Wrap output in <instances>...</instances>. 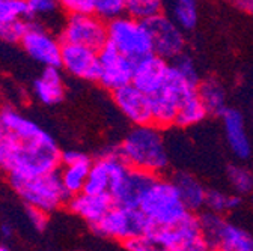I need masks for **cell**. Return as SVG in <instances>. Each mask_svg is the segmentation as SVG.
<instances>
[{
    "label": "cell",
    "instance_id": "obj_28",
    "mask_svg": "<svg viewBox=\"0 0 253 251\" xmlns=\"http://www.w3.org/2000/svg\"><path fill=\"white\" fill-rule=\"evenodd\" d=\"M226 178L238 196H246L253 193V173L243 164H232L226 169Z\"/></svg>",
    "mask_w": 253,
    "mask_h": 251
},
{
    "label": "cell",
    "instance_id": "obj_9",
    "mask_svg": "<svg viewBox=\"0 0 253 251\" xmlns=\"http://www.w3.org/2000/svg\"><path fill=\"white\" fill-rule=\"evenodd\" d=\"M20 45L26 54L44 68H60L62 42L50 29L41 23L30 21Z\"/></svg>",
    "mask_w": 253,
    "mask_h": 251
},
{
    "label": "cell",
    "instance_id": "obj_4",
    "mask_svg": "<svg viewBox=\"0 0 253 251\" xmlns=\"http://www.w3.org/2000/svg\"><path fill=\"white\" fill-rule=\"evenodd\" d=\"M9 183L27 208L47 214L67 205L70 200L62 185L59 170L35 178H9Z\"/></svg>",
    "mask_w": 253,
    "mask_h": 251
},
{
    "label": "cell",
    "instance_id": "obj_22",
    "mask_svg": "<svg viewBox=\"0 0 253 251\" xmlns=\"http://www.w3.org/2000/svg\"><path fill=\"white\" fill-rule=\"evenodd\" d=\"M34 95L45 106L59 104L65 98V83L60 68H44L34 83Z\"/></svg>",
    "mask_w": 253,
    "mask_h": 251
},
{
    "label": "cell",
    "instance_id": "obj_14",
    "mask_svg": "<svg viewBox=\"0 0 253 251\" xmlns=\"http://www.w3.org/2000/svg\"><path fill=\"white\" fill-rule=\"evenodd\" d=\"M60 68L79 80L98 83V75H100L98 51L80 45L62 44Z\"/></svg>",
    "mask_w": 253,
    "mask_h": 251
},
{
    "label": "cell",
    "instance_id": "obj_27",
    "mask_svg": "<svg viewBox=\"0 0 253 251\" xmlns=\"http://www.w3.org/2000/svg\"><path fill=\"white\" fill-rule=\"evenodd\" d=\"M241 205V196L235 193H225L221 190H208L205 208L208 212L223 215L235 211Z\"/></svg>",
    "mask_w": 253,
    "mask_h": 251
},
{
    "label": "cell",
    "instance_id": "obj_39",
    "mask_svg": "<svg viewBox=\"0 0 253 251\" xmlns=\"http://www.w3.org/2000/svg\"><path fill=\"white\" fill-rule=\"evenodd\" d=\"M235 6L244 12L253 14V0H238V2L235 3Z\"/></svg>",
    "mask_w": 253,
    "mask_h": 251
},
{
    "label": "cell",
    "instance_id": "obj_10",
    "mask_svg": "<svg viewBox=\"0 0 253 251\" xmlns=\"http://www.w3.org/2000/svg\"><path fill=\"white\" fill-rule=\"evenodd\" d=\"M149 30L152 39L154 54L165 59L166 62L175 60L178 56L184 54L185 51V35L169 17L168 14L162 12L146 21H143Z\"/></svg>",
    "mask_w": 253,
    "mask_h": 251
},
{
    "label": "cell",
    "instance_id": "obj_35",
    "mask_svg": "<svg viewBox=\"0 0 253 251\" xmlns=\"http://www.w3.org/2000/svg\"><path fill=\"white\" fill-rule=\"evenodd\" d=\"M57 3L67 15L93 14V0H57Z\"/></svg>",
    "mask_w": 253,
    "mask_h": 251
},
{
    "label": "cell",
    "instance_id": "obj_3",
    "mask_svg": "<svg viewBox=\"0 0 253 251\" xmlns=\"http://www.w3.org/2000/svg\"><path fill=\"white\" fill-rule=\"evenodd\" d=\"M140 212L145 215L151 229H166L179 224L192 214L185 208L172 179L155 176L140 203Z\"/></svg>",
    "mask_w": 253,
    "mask_h": 251
},
{
    "label": "cell",
    "instance_id": "obj_33",
    "mask_svg": "<svg viewBox=\"0 0 253 251\" xmlns=\"http://www.w3.org/2000/svg\"><path fill=\"white\" fill-rule=\"evenodd\" d=\"M170 65L188 81L192 83L193 86H199L201 83V77H199V71H198V67L195 64V60L192 59V56L188 54H181L178 56L175 60L170 62Z\"/></svg>",
    "mask_w": 253,
    "mask_h": 251
},
{
    "label": "cell",
    "instance_id": "obj_40",
    "mask_svg": "<svg viewBox=\"0 0 253 251\" xmlns=\"http://www.w3.org/2000/svg\"><path fill=\"white\" fill-rule=\"evenodd\" d=\"M0 232H2V235H3L5 238L12 236V227H11V226H8V224H3L2 227H0Z\"/></svg>",
    "mask_w": 253,
    "mask_h": 251
},
{
    "label": "cell",
    "instance_id": "obj_37",
    "mask_svg": "<svg viewBox=\"0 0 253 251\" xmlns=\"http://www.w3.org/2000/svg\"><path fill=\"white\" fill-rule=\"evenodd\" d=\"M27 214H29V221L32 223V226L37 230H44V227L48 223V214L40 209H34V208H27Z\"/></svg>",
    "mask_w": 253,
    "mask_h": 251
},
{
    "label": "cell",
    "instance_id": "obj_6",
    "mask_svg": "<svg viewBox=\"0 0 253 251\" xmlns=\"http://www.w3.org/2000/svg\"><path fill=\"white\" fill-rule=\"evenodd\" d=\"M199 216L202 238L218 251H253V233L229 221L223 215L204 212Z\"/></svg>",
    "mask_w": 253,
    "mask_h": 251
},
{
    "label": "cell",
    "instance_id": "obj_42",
    "mask_svg": "<svg viewBox=\"0 0 253 251\" xmlns=\"http://www.w3.org/2000/svg\"><path fill=\"white\" fill-rule=\"evenodd\" d=\"M228 2H232V3H234V5H235V3H237V2H238V0H228Z\"/></svg>",
    "mask_w": 253,
    "mask_h": 251
},
{
    "label": "cell",
    "instance_id": "obj_25",
    "mask_svg": "<svg viewBox=\"0 0 253 251\" xmlns=\"http://www.w3.org/2000/svg\"><path fill=\"white\" fill-rule=\"evenodd\" d=\"M168 17L184 32L193 30L199 20L198 0H170L168 5Z\"/></svg>",
    "mask_w": 253,
    "mask_h": 251
},
{
    "label": "cell",
    "instance_id": "obj_8",
    "mask_svg": "<svg viewBox=\"0 0 253 251\" xmlns=\"http://www.w3.org/2000/svg\"><path fill=\"white\" fill-rule=\"evenodd\" d=\"M59 39L62 44L100 51L107 45V23L95 14L67 15L60 27Z\"/></svg>",
    "mask_w": 253,
    "mask_h": 251
},
{
    "label": "cell",
    "instance_id": "obj_26",
    "mask_svg": "<svg viewBox=\"0 0 253 251\" xmlns=\"http://www.w3.org/2000/svg\"><path fill=\"white\" fill-rule=\"evenodd\" d=\"M207 116H208V113H207L205 107L202 106L201 98H199L198 92H196L195 95L188 97L179 106L178 114H176L175 127H181V128L195 127V125L201 123Z\"/></svg>",
    "mask_w": 253,
    "mask_h": 251
},
{
    "label": "cell",
    "instance_id": "obj_2",
    "mask_svg": "<svg viewBox=\"0 0 253 251\" xmlns=\"http://www.w3.org/2000/svg\"><path fill=\"white\" fill-rule=\"evenodd\" d=\"M130 169L162 176L170 163L163 130L154 123L133 127L116 149Z\"/></svg>",
    "mask_w": 253,
    "mask_h": 251
},
{
    "label": "cell",
    "instance_id": "obj_23",
    "mask_svg": "<svg viewBox=\"0 0 253 251\" xmlns=\"http://www.w3.org/2000/svg\"><path fill=\"white\" fill-rule=\"evenodd\" d=\"M151 98L152 123L160 130L175 127L178 114V101L165 89H160Z\"/></svg>",
    "mask_w": 253,
    "mask_h": 251
},
{
    "label": "cell",
    "instance_id": "obj_1",
    "mask_svg": "<svg viewBox=\"0 0 253 251\" xmlns=\"http://www.w3.org/2000/svg\"><path fill=\"white\" fill-rule=\"evenodd\" d=\"M62 152L54 139L12 107L0 108V169L8 178L57 172Z\"/></svg>",
    "mask_w": 253,
    "mask_h": 251
},
{
    "label": "cell",
    "instance_id": "obj_19",
    "mask_svg": "<svg viewBox=\"0 0 253 251\" xmlns=\"http://www.w3.org/2000/svg\"><path fill=\"white\" fill-rule=\"evenodd\" d=\"M168 71L169 62L158 57L157 54H151L136 62L131 84L137 87L140 92H143L145 95L152 97L165 84Z\"/></svg>",
    "mask_w": 253,
    "mask_h": 251
},
{
    "label": "cell",
    "instance_id": "obj_34",
    "mask_svg": "<svg viewBox=\"0 0 253 251\" xmlns=\"http://www.w3.org/2000/svg\"><path fill=\"white\" fill-rule=\"evenodd\" d=\"M29 20H18L14 23H0V39L6 42H20L29 27Z\"/></svg>",
    "mask_w": 253,
    "mask_h": 251
},
{
    "label": "cell",
    "instance_id": "obj_17",
    "mask_svg": "<svg viewBox=\"0 0 253 251\" xmlns=\"http://www.w3.org/2000/svg\"><path fill=\"white\" fill-rule=\"evenodd\" d=\"M60 166L62 169H59V176L68 197L71 199L83 193L92 167V160L83 152L67 150L62 152Z\"/></svg>",
    "mask_w": 253,
    "mask_h": 251
},
{
    "label": "cell",
    "instance_id": "obj_12",
    "mask_svg": "<svg viewBox=\"0 0 253 251\" xmlns=\"http://www.w3.org/2000/svg\"><path fill=\"white\" fill-rule=\"evenodd\" d=\"M130 167L126 166L116 150L107 152L92 161V167L84 185L83 193L87 194H109L112 185L121 179Z\"/></svg>",
    "mask_w": 253,
    "mask_h": 251
},
{
    "label": "cell",
    "instance_id": "obj_29",
    "mask_svg": "<svg viewBox=\"0 0 253 251\" xmlns=\"http://www.w3.org/2000/svg\"><path fill=\"white\" fill-rule=\"evenodd\" d=\"M166 6V0H128L126 15L146 21L158 14H162Z\"/></svg>",
    "mask_w": 253,
    "mask_h": 251
},
{
    "label": "cell",
    "instance_id": "obj_15",
    "mask_svg": "<svg viewBox=\"0 0 253 251\" xmlns=\"http://www.w3.org/2000/svg\"><path fill=\"white\" fill-rule=\"evenodd\" d=\"M154 175L128 169L125 175L118 179L109 191L113 206L122 208H139V203L148 190V186L154 180Z\"/></svg>",
    "mask_w": 253,
    "mask_h": 251
},
{
    "label": "cell",
    "instance_id": "obj_31",
    "mask_svg": "<svg viewBox=\"0 0 253 251\" xmlns=\"http://www.w3.org/2000/svg\"><path fill=\"white\" fill-rule=\"evenodd\" d=\"M128 0H93V14L110 23L126 14Z\"/></svg>",
    "mask_w": 253,
    "mask_h": 251
},
{
    "label": "cell",
    "instance_id": "obj_24",
    "mask_svg": "<svg viewBox=\"0 0 253 251\" xmlns=\"http://www.w3.org/2000/svg\"><path fill=\"white\" fill-rule=\"evenodd\" d=\"M198 95L208 114L221 116L223 111L228 108L226 90L217 78L201 80L198 86Z\"/></svg>",
    "mask_w": 253,
    "mask_h": 251
},
{
    "label": "cell",
    "instance_id": "obj_13",
    "mask_svg": "<svg viewBox=\"0 0 253 251\" xmlns=\"http://www.w3.org/2000/svg\"><path fill=\"white\" fill-rule=\"evenodd\" d=\"M148 236L162 251H175L204 241L199 216L190 214L184 221L166 229H151Z\"/></svg>",
    "mask_w": 253,
    "mask_h": 251
},
{
    "label": "cell",
    "instance_id": "obj_36",
    "mask_svg": "<svg viewBox=\"0 0 253 251\" xmlns=\"http://www.w3.org/2000/svg\"><path fill=\"white\" fill-rule=\"evenodd\" d=\"M124 247L126 251H162L160 247H158L148 235L139 236V238H134L128 242H125Z\"/></svg>",
    "mask_w": 253,
    "mask_h": 251
},
{
    "label": "cell",
    "instance_id": "obj_16",
    "mask_svg": "<svg viewBox=\"0 0 253 251\" xmlns=\"http://www.w3.org/2000/svg\"><path fill=\"white\" fill-rule=\"evenodd\" d=\"M112 98L124 117L133 123V127L152 123L151 98L133 84L124 86L112 92Z\"/></svg>",
    "mask_w": 253,
    "mask_h": 251
},
{
    "label": "cell",
    "instance_id": "obj_7",
    "mask_svg": "<svg viewBox=\"0 0 253 251\" xmlns=\"http://www.w3.org/2000/svg\"><path fill=\"white\" fill-rule=\"evenodd\" d=\"M92 229L103 238L125 244L134 238L148 235L151 226L139 208L113 206Z\"/></svg>",
    "mask_w": 253,
    "mask_h": 251
},
{
    "label": "cell",
    "instance_id": "obj_20",
    "mask_svg": "<svg viewBox=\"0 0 253 251\" xmlns=\"http://www.w3.org/2000/svg\"><path fill=\"white\" fill-rule=\"evenodd\" d=\"M68 209L84 219L86 223L97 224L100 219L113 208L112 197L109 194H87V193H80L68 200Z\"/></svg>",
    "mask_w": 253,
    "mask_h": 251
},
{
    "label": "cell",
    "instance_id": "obj_5",
    "mask_svg": "<svg viewBox=\"0 0 253 251\" xmlns=\"http://www.w3.org/2000/svg\"><path fill=\"white\" fill-rule=\"evenodd\" d=\"M107 44L134 64L154 54L152 39L145 23L126 14L107 23Z\"/></svg>",
    "mask_w": 253,
    "mask_h": 251
},
{
    "label": "cell",
    "instance_id": "obj_38",
    "mask_svg": "<svg viewBox=\"0 0 253 251\" xmlns=\"http://www.w3.org/2000/svg\"><path fill=\"white\" fill-rule=\"evenodd\" d=\"M175 251H218V250H215L214 247H211L205 241H201L198 244H193V245L185 247V248H179V250H175Z\"/></svg>",
    "mask_w": 253,
    "mask_h": 251
},
{
    "label": "cell",
    "instance_id": "obj_18",
    "mask_svg": "<svg viewBox=\"0 0 253 251\" xmlns=\"http://www.w3.org/2000/svg\"><path fill=\"white\" fill-rule=\"evenodd\" d=\"M220 117L223 125L225 140L232 155L240 161L249 160L252 155V142L243 113L237 108L228 107Z\"/></svg>",
    "mask_w": 253,
    "mask_h": 251
},
{
    "label": "cell",
    "instance_id": "obj_11",
    "mask_svg": "<svg viewBox=\"0 0 253 251\" xmlns=\"http://www.w3.org/2000/svg\"><path fill=\"white\" fill-rule=\"evenodd\" d=\"M98 57H100L98 83L104 89L115 92L124 86L131 84L134 67H136L133 60L121 54L110 44H107L104 48L98 51Z\"/></svg>",
    "mask_w": 253,
    "mask_h": 251
},
{
    "label": "cell",
    "instance_id": "obj_32",
    "mask_svg": "<svg viewBox=\"0 0 253 251\" xmlns=\"http://www.w3.org/2000/svg\"><path fill=\"white\" fill-rule=\"evenodd\" d=\"M27 18L26 0H0V23H14Z\"/></svg>",
    "mask_w": 253,
    "mask_h": 251
},
{
    "label": "cell",
    "instance_id": "obj_41",
    "mask_svg": "<svg viewBox=\"0 0 253 251\" xmlns=\"http://www.w3.org/2000/svg\"><path fill=\"white\" fill-rule=\"evenodd\" d=\"M0 251H11V248L6 247V245H3V244H0Z\"/></svg>",
    "mask_w": 253,
    "mask_h": 251
},
{
    "label": "cell",
    "instance_id": "obj_43",
    "mask_svg": "<svg viewBox=\"0 0 253 251\" xmlns=\"http://www.w3.org/2000/svg\"><path fill=\"white\" fill-rule=\"evenodd\" d=\"M250 196H252V200H253V193H252V194H250Z\"/></svg>",
    "mask_w": 253,
    "mask_h": 251
},
{
    "label": "cell",
    "instance_id": "obj_21",
    "mask_svg": "<svg viewBox=\"0 0 253 251\" xmlns=\"http://www.w3.org/2000/svg\"><path fill=\"white\" fill-rule=\"evenodd\" d=\"M172 182L176 186L181 200L184 202L188 212L195 214L205 208L208 190L195 175L188 172H178L172 178Z\"/></svg>",
    "mask_w": 253,
    "mask_h": 251
},
{
    "label": "cell",
    "instance_id": "obj_30",
    "mask_svg": "<svg viewBox=\"0 0 253 251\" xmlns=\"http://www.w3.org/2000/svg\"><path fill=\"white\" fill-rule=\"evenodd\" d=\"M26 3L29 21H35L41 24L53 20L60 9L57 0H26Z\"/></svg>",
    "mask_w": 253,
    "mask_h": 251
}]
</instances>
